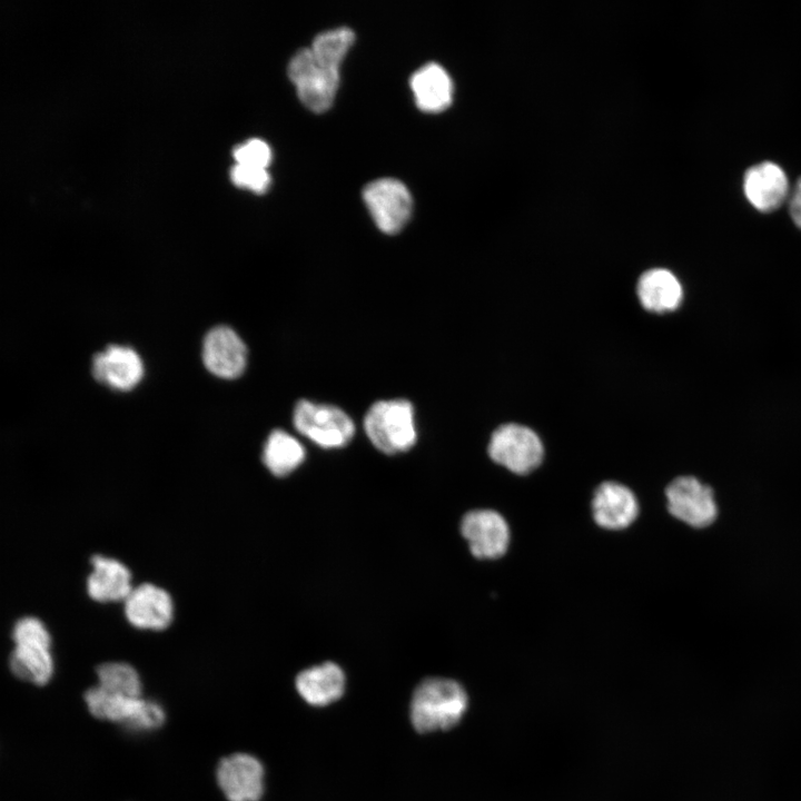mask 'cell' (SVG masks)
<instances>
[{"instance_id":"cell-1","label":"cell","mask_w":801,"mask_h":801,"mask_svg":"<svg viewBox=\"0 0 801 801\" xmlns=\"http://www.w3.org/2000/svg\"><path fill=\"white\" fill-rule=\"evenodd\" d=\"M467 704V693L458 682L445 678H427L413 692L411 721L419 733L447 730L461 721Z\"/></svg>"},{"instance_id":"cell-2","label":"cell","mask_w":801,"mask_h":801,"mask_svg":"<svg viewBox=\"0 0 801 801\" xmlns=\"http://www.w3.org/2000/svg\"><path fill=\"white\" fill-rule=\"evenodd\" d=\"M364 429L382 453L394 455L407 452L417 441L414 407L403 398L378 400L368 408Z\"/></svg>"},{"instance_id":"cell-3","label":"cell","mask_w":801,"mask_h":801,"mask_svg":"<svg viewBox=\"0 0 801 801\" xmlns=\"http://www.w3.org/2000/svg\"><path fill=\"white\" fill-rule=\"evenodd\" d=\"M85 702L97 719L122 724L132 731L157 730L165 722L162 706L142 696L113 695L96 685L86 691Z\"/></svg>"},{"instance_id":"cell-4","label":"cell","mask_w":801,"mask_h":801,"mask_svg":"<svg viewBox=\"0 0 801 801\" xmlns=\"http://www.w3.org/2000/svg\"><path fill=\"white\" fill-rule=\"evenodd\" d=\"M293 424L303 436L327 449L346 446L355 434L353 419L342 408L307 399L295 405Z\"/></svg>"},{"instance_id":"cell-5","label":"cell","mask_w":801,"mask_h":801,"mask_svg":"<svg viewBox=\"0 0 801 801\" xmlns=\"http://www.w3.org/2000/svg\"><path fill=\"white\" fill-rule=\"evenodd\" d=\"M488 455L508 471L524 475L541 464L544 448L541 438L533 429L510 423L501 425L492 434Z\"/></svg>"},{"instance_id":"cell-6","label":"cell","mask_w":801,"mask_h":801,"mask_svg":"<svg viewBox=\"0 0 801 801\" xmlns=\"http://www.w3.org/2000/svg\"><path fill=\"white\" fill-rule=\"evenodd\" d=\"M288 77L308 109L324 112L332 106L339 83V70L318 65L309 48L298 50L290 59Z\"/></svg>"},{"instance_id":"cell-7","label":"cell","mask_w":801,"mask_h":801,"mask_svg":"<svg viewBox=\"0 0 801 801\" xmlns=\"http://www.w3.org/2000/svg\"><path fill=\"white\" fill-rule=\"evenodd\" d=\"M364 201L377 227L385 234L403 229L412 214V197L406 186L394 178H380L365 186Z\"/></svg>"},{"instance_id":"cell-8","label":"cell","mask_w":801,"mask_h":801,"mask_svg":"<svg viewBox=\"0 0 801 801\" xmlns=\"http://www.w3.org/2000/svg\"><path fill=\"white\" fill-rule=\"evenodd\" d=\"M665 495L669 512L693 527L709 526L718 516L712 488L693 476L673 479Z\"/></svg>"},{"instance_id":"cell-9","label":"cell","mask_w":801,"mask_h":801,"mask_svg":"<svg viewBox=\"0 0 801 801\" xmlns=\"http://www.w3.org/2000/svg\"><path fill=\"white\" fill-rule=\"evenodd\" d=\"M216 779L228 801H259L264 794V767L248 753L222 758L217 765Z\"/></svg>"},{"instance_id":"cell-10","label":"cell","mask_w":801,"mask_h":801,"mask_svg":"<svg viewBox=\"0 0 801 801\" xmlns=\"http://www.w3.org/2000/svg\"><path fill=\"white\" fill-rule=\"evenodd\" d=\"M461 533L471 553L477 558H497L510 543V528L505 518L493 510H474L461 522Z\"/></svg>"},{"instance_id":"cell-11","label":"cell","mask_w":801,"mask_h":801,"mask_svg":"<svg viewBox=\"0 0 801 801\" xmlns=\"http://www.w3.org/2000/svg\"><path fill=\"white\" fill-rule=\"evenodd\" d=\"M202 362L215 376L234 379L247 365V348L239 335L228 326L210 329L202 343Z\"/></svg>"},{"instance_id":"cell-12","label":"cell","mask_w":801,"mask_h":801,"mask_svg":"<svg viewBox=\"0 0 801 801\" xmlns=\"http://www.w3.org/2000/svg\"><path fill=\"white\" fill-rule=\"evenodd\" d=\"M127 621L141 630L160 631L169 626L174 615V604L169 593L151 583L132 589L125 600Z\"/></svg>"},{"instance_id":"cell-13","label":"cell","mask_w":801,"mask_h":801,"mask_svg":"<svg viewBox=\"0 0 801 801\" xmlns=\"http://www.w3.org/2000/svg\"><path fill=\"white\" fill-rule=\"evenodd\" d=\"M92 375L101 384L121 392L135 388L144 377L138 353L121 345H110L92 358Z\"/></svg>"},{"instance_id":"cell-14","label":"cell","mask_w":801,"mask_h":801,"mask_svg":"<svg viewBox=\"0 0 801 801\" xmlns=\"http://www.w3.org/2000/svg\"><path fill=\"white\" fill-rule=\"evenodd\" d=\"M593 517L597 525L607 530H622L632 524L639 514L633 492L617 482L602 483L592 500Z\"/></svg>"},{"instance_id":"cell-15","label":"cell","mask_w":801,"mask_h":801,"mask_svg":"<svg viewBox=\"0 0 801 801\" xmlns=\"http://www.w3.org/2000/svg\"><path fill=\"white\" fill-rule=\"evenodd\" d=\"M743 190L749 202L762 212L782 205L789 194L783 169L774 162L763 161L749 168L743 178Z\"/></svg>"},{"instance_id":"cell-16","label":"cell","mask_w":801,"mask_h":801,"mask_svg":"<svg viewBox=\"0 0 801 801\" xmlns=\"http://www.w3.org/2000/svg\"><path fill=\"white\" fill-rule=\"evenodd\" d=\"M295 685L305 702L313 706H325L344 694L346 676L338 664L327 661L298 673Z\"/></svg>"},{"instance_id":"cell-17","label":"cell","mask_w":801,"mask_h":801,"mask_svg":"<svg viewBox=\"0 0 801 801\" xmlns=\"http://www.w3.org/2000/svg\"><path fill=\"white\" fill-rule=\"evenodd\" d=\"M92 572L87 578L88 595L96 602L125 601L130 592L131 573L120 561L102 555L91 557Z\"/></svg>"},{"instance_id":"cell-18","label":"cell","mask_w":801,"mask_h":801,"mask_svg":"<svg viewBox=\"0 0 801 801\" xmlns=\"http://www.w3.org/2000/svg\"><path fill=\"white\" fill-rule=\"evenodd\" d=\"M641 305L652 313H669L683 301V287L679 278L666 268H652L643 273L636 284Z\"/></svg>"},{"instance_id":"cell-19","label":"cell","mask_w":801,"mask_h":801,"mask_svg":"<svg viewBox=\"0 0 801 801\" xmlns=\"http://www.w3.org/2000/svg\"><path fill=\"white\" fill-rule=\"evenodd\" d=\"M417 107L425 112L446 109L453 98V83L446 70L429 62L416 70L411 78Z\"/></svg>"},{"instance_id":"cell-20","label":"cell","mask_w":801,"mask_h":801,"mask_svg":"<svg viewBox=\"0 0 801 801\" xmlns=\"http://www.w3.org/2000/svg\"><path fill=\"white\" fill-rule=\"evenodd\" d=\"M306 452L301 443L283 429H274L263 448V463L277 477H285L298 468L305 461Z\"/></svg>"},{"instance_id":"cell-21","label":"cell","mask_w":801,"mask_h":801,"mask_svg":"<svg viewBox=\"0 0 801 801\" xmlns=\"http://www.w3.org/2000/svg\"><path fill=\"white\" fill-rule=\"evenodd\" d=\"M9 665L17 678L37 685L47 684L53 674L50 647L16 645Z\"/></svg>"},{"instance_id":"cell-22","label":"cell","mask_w":801,"mask_h":801,"mask_svg":"<svg viewBox=\"0 0 801 801\" xmlns=\"http://www.w3.org/2000/svg\"><path fill=\"white\" fill-rule=\"evenodd\" d=\"M355 39L346 27L328 30L315 37L309 48L318 65L339 70V65Z\"/></svg>"},{"instance_id":"cell-23","label":"cell","mask_w":801,"mask_h":801,"mask_svg":"<svg viewBox=\"0 0 801 801\" xmlns=\"http://www.w3.org/2000/svg\"><path fill=\"white\" fill-rule=\"evenodd\" d=\"M98 686L105 692L122 696H141L139 674L125 662H106L97 668Z\"/></svg>"},{"instance_id":"cell-24","label":"cell","mask_w":801,"mask_h":801,"mask_svg":"<svg viewBox=\"0 0 801 801\" xmlns=\"http://www.w3.org/2000/svg\"><path fill=\"white\" fill-rule=\"evenodd\" d=\"M12 640L16 645H32L50 647L51 637L43 623L33 616L18 620L12 629Z\"/></svg>"},{"instance_id":"cell-25","label":"cell","mask_w":801,"mask_h":801,"mask_svg":"<svg viewBox=\"0 0 801 801\" xmlns=\"http://www.w3.org/2000/svg\"><path fill=\"white\" fill-rule=\"evenodd\" d=\"M234 157L239 165L266 169L271 159V151L265 141L250 139L235 148Z\"/></svg>"},{"instance_id":"cell-26","label":"cell","mask_w":801,"mask_h":801,"mask_svg":"<svg viewBox=\"0 0 801 801\" xmlns=\"http://www.w3.org/2000/svg\"><path fill=\"white\" fill-rule=\"evenodd\" d=\"M231 180L238 187L263 194L269 186L270 177L265 168L237 164L231 169Z\"/></svg>"},{"instance_id":"cell-27","label":"cell","mask_w":801,"mask_h":801,"mask_svg":"<svg viewBox=\"0 0 801 801\" xmlns=\"http://www.w3.org/2000/svg\"><path fill=\"white\" fill-rule=\"evenodd\" d=\"M789 212L793 222L801 228V178L793 188L789 204Z\"/></svg>"}]
</instances>
